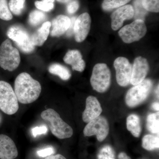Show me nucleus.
<instances>
[{
    "label": "nucleus",
    "instance_id": "2",
    "mask_svg": "<svg viewBox=\"0 0 159 159\" xmlns=\"http://www.w3.org/2000/svg\"><path fill=\"white\" fill-rule=\"evenodd\" d=\"M41 117L47 121L52 134L58 139H63L73 136V129L61 119L60 115L54 110L48 108L43 111Z\"/></svg>",
    "mask_w": 159,
    "mask_h": 159
},
{
    "label": "nucleus",
    "instance_id": "23",
    "mask_svg": "<svg viewBox=\"0 0 159 159\" xmlns=\"http://www.w3.org/2000/svg\"><path fill=\"white\" fill-rule=\"evenodd\" d=\"M46 15L43 11L34 10L29 15V22L32 26L38 25L46 19Z\"/></svg>",
    "mask_w": 159,
    "mask_h": 159
},
{
    "label": "nucleus",
    "instance_id": "5",
    "mask_svg": "<svg viewBox=\"0 0 159 159\" xmlns=\"http://www.w3.org/2000/svg\"><path fill=\"white\" fill-rule=\"evenodd\" d=\"M91 85L94 90L99 93L106 92L110 86V70L105 63H98L94 66L90 78Z\"/></svg>",
    "mask_w": 159,
    "mask_h": 159
},
{
    "label": "nucleus",
    "instance_id": "14",
    "mask_svg": "<svg viewBox=\"0 0 159 159\" xmlns=\"http://www.w3.org/2000/svg\"><path fill=\"white\" fill-rule=\"evenodd\" d=\"M102 108L100 102L96 97L89 96L86 100V107L82 114L84 122L89 123L100 116Z\"/></svg>",
    "mask_w": 159,
    "mask_h": 159
},
{
    "label": "nucleus",
    "instance_id": "17",
    "mask_svg": "<svg viewBox=\"0 0 159 159\" xmlns=\"http://www.w3.org/2000/svg\"><path fill=\"white\" fill-rule=\"evenodd\" d=\"M64 62L72 66L74 70L82 72L84 70L86 63L81 53L78 50H70L67 52L63 58Z\"/></svg>",
    "mask_w": 159,
    "mask_h": 159
},
{
    "label": "nucleus",
    "instance_id": "7",
    "mask_svg": "<svg viewBox=\"0 0 159 159\" xmlns=\"http://www.w3.org/2000/svg\"><path fill=\"white\" fill-rule=\"evenodd\" d=\"M7 34L24 53L30 54L34 51L35 46L31 42V35L22 26L18 25L11 26L7 31Z\"/></svg>",
    "mask_w": 159,
    "mask_h": 159
},
{
    "label": "nucleus",
    "instance_id": "28",
    "mask_svg": "<svg viewBox=\"0 0 159 159\" xmlns=\"http://www.w3.org/2000/svg\"><path fill=\"white\" fill-rule=\"evenodd\" d=\"M142 4L145 10L153 12L159 11V0H142Z\"/></svg>",
    "mask_w": 159,
    "mask_h": 159
},
{
    "label": "nucleus",
    "instance_id": "10",
    "mask_svg": "<svg viewBox=\"0 0 159 159\" xmlns=\"http://www.w3.org/2000/svg\"><path fill=\"white\" fill-rule=\"evenodd\" d=\"M114 66L117 83L121 86H127L130 83L132 71L130 63L125 57H119L115 60Z\"/></svg>",
    "mask_w": 159,
    "mask_h": 159
},
{
    "label": "nucleus",
    "instance_id": "32",
    "mask_svg": "<svg viewBox=\"0 0 159 159\" xmlns=\"http://www.w3.org/2000/svg\"><path fill=\"white\" fill-rule=\"evenodd\" d=\"M54 153V148L52 147H48L44 149L38 151L37 153L39 156L44 157L52 155Z\"/></svg>",
    "mask_w": 159,
    "mask_h": 159
},
{
    "label": "nucleus",
    "instance_id": "16",
    "mask_svg": "<svg viewBox=\"0 0 159 159\" xmlns=\"http://www.w3.org/2000/svg\"><path fill=\"white\" fill-rule=\"evenodd\" d=\"M70 24V19L66 16L63 15L57 16L52 20L51 36L57 37L61 36L67 31Z\"/></svg>",
    "mask_w": 159,
    "mask_h": 159
},
{
    "label": "nucleus",
    "instance_id": "20",
    "mask_svg": "<svg viewBox=\"0 0 159 159\" xmlns=\"http://www.w3.org/2000/svg\"><path fill=\"white\" fill-rule=\"evenodd\" d=\"M49 73L57 75L64 80H68L71 77V74L68 69L59 64L54 63L51 65L48 68Z\"/></svg>",
    "mask_w": 159,
    "mask_h": 159
},
{
    "label": "nucleus",
    "instance_id": "3",
    "mask_svg": "<svg viewBox=\"0 0 159 159\" xmlns=\"http://www.w3.org/2000/svg\"><path fill=\"white\" fill-rule=\"evenodd\" d=\"M18 50L12 45L9 39H6L0 46V66L11 72L17 68L20 62Z\"/></svg>",
    "mask_w": 159,
    "mask_h": 159
},
{
    "label": "nucleus",
    "instance_id": "34",
    "mask_svg": "<svg viewBox=\"0 0 159 159\" xmlns=\"http://www.w3.org/2000/svg\"><path fill=\"white\" fill-rule=\"evenodd\" d=\"M76 18L75 17H72L71 20V24L70 25V27L69 29H68L67 32V34L68 36H71L74 33V23H75V20H76Z\"/></svg>",
    "mask_w": 159,
    "mask_h": 159
},
{
    "label": "nucleus",
    "instance_id": "18",
    "mask_svg": "<svg viewBox=\"0 0 159 159\" xmlns=\"http://www.w3.org/2000/svg\"><path fill=\"white\" fill-rule=\"evenodd\" d=\"M51 26L50 21H46L31 35V42L34 46H42L48 39Z\"/></svg>",
    "mask_w": 159,
    "mask_h": 159
},
{
    "label": "nucleus",
    "instance_id": "25",
    "mask_svg": "<svg viewBox=\"0 0 159 159\" xmlns=\"http://www.w3.org/2000/svg\"><path fill=\"white\" fill-rule=\"evenodd\" d=\"M25 4V0H10L9 8L11 13L19 16L21 14Z\"/></svg>",
    "mask_w": 159,
    "mask_h": 159
},
{
    "label": "nucleus",
    "instance_id": "30",
    "mask_svg": "<svg viewBox=\"0 0 159 159\" xmlns=\"http://www.w3.org/2000/svg\"><path fill=\"white\" fill-rule=\"evenodd\" d=\"M48 131V128L45 125L36 126L32 129V135L34 138L40 135L45 134Z\"/></svg>",
    "mask_w": 159,
    "mask_h": 159
},
{
    "label": "nucleus",
    "instance_id": "21",
    "mask_svg": "<svg viewBox=\"0 0 159 159\" xmlns=\"http://www.w3.org/2000/svg\"><path fill=\"white\" fill-rule=\"evenodd\" d=\"M142 147L148 151L154 150L159 147V136L146 135L142 139Z\"/></svg>",
    "mask_w": 159,
    "mask_h": 159
},
{
    "label": "nucleus",
    "instance_id": "27",
    "mask_svg": "<svg viewBox=\"0 0 159 159\" xmlns=\"http://www.w3.org/2000/svg\"><path fill=\"white\" fill-rule=\"evenodd\" d=\"M12 18L13 16L9 10L7 0H0V19L9 21Z\"/></svg>",
    "mask_w": 159,
    "mask_h": 159
},
{
    "label": "nucleus",
    "instance_id": "12",
    "mask_svg": "<svg viewBox=\"0 0 159 159\" xmlns=\"http://www.w3.org/2000/svg\"><path fill=\"white\" fill-rule=\"evenodd\" d=\"M135 14L134 9L131 5H127L119 7L111 15V27L117 31L122 27L125 20H130Z\"/></svg>",
    "mask_w": 159,
    "mask_h": 159
},
{
    "label": "nucleus",
    "instance_id": "29",
    "mask_svg": "<svg viewBox=\"0 0 159 159\" xmlns=\"http://www.w3.org/2000/svg\"><path fill=\"white\" fill-rule=\"evenodd\" d=\"M54 0H42L34 2L35 7L40 10L44 11H51L54 8Z\"/></svg>",
    "mask_w": 159,
    "mask_h": 159
},
{
    "label": "nucleus",
    "instance_id": "31",
    "mask_svg": "<svg viewBox=\"0 0 159 159\" xmlns=\"http://www.w3.org/2000/svg\"><path fill=\"white\" fill-rule=\"evenodd\" d=\"M79 8V2L77 0H74L68 5L67 10L69 14H74L78 10Z\"/></svg>",
    "mask_w": 159,
    "mask_h": 159
},
{
    "label": "nucleus",
    "instance_id": "19",
    "mask_svg": "<svg viewBox=\"0 0 159 159\" xmlns=\"http://www.w3.org/2000/svg\"><path fill=\"white\" fill-rule=\"evenodd\" d=\"M127 129L136 138L140 136L142 128L141 121L139 116L132 114L129 116L126 119Z\"/></svg>",
    "mask_w": 159,
    "mask_h": 159
},
{
    "label": "nucleus",
    "instance_id": "11",
    "mask_svg": "<svg viewBox=\"0 0 159 159\" xmlns=\"http://www.w3.org/2000/svg\"><path fill=\"white\" fill-rule=\"evenodd\" d=\"M91 24V17L87 12L80 15L75 20L74 34L77 42H82L87 37L90 30Z\"/></svg>",
    "mask_w": 159,
    "mask_h": 159
},
{
    "label": "nucleus",
    "instance_id": "8",
    "mask_svg": "<svg viewBox=\"0 0 159 159\" xmlns=\"http://www.w3.org/2000/svg\"><path fill=\"white\" fill-rule=\"evenodd\" d=\"M147 27L144 21L137 19L133 22L122 27L118 34L123 42L131 43L140 40L147 32Z\"/></svg>",
    "mask_w": 159,
    "mask_h": 159
},
{
    "label": "nucleus",
    "instance_id": "37",
    "mask_svg": "<svg viewBox=\"0 0 159 159\" xmlns=\"http://www.w3.org/2000/svg\"><path fill=\"white\" fill-rule=\"evenodd\" d=\"M152 107L155 110L159 111V103L158 102H154L152 106Z\"/></svg>",
    "mask_w": 159,
    "mask_h": 159
},
{
    "label": "nucleus",
    "instance_id": "6",
    "mask_svg": "<svg viewBox=\"0 0 159 159\" xmlns=\"http://www.w3.org/2000/svg\"><path fill=\"white\" fill-rule=\"evenodd\" d=\"M152 82L149 79H145L142 82L134 85L129 90L125 96L126 104L134 107L145 101L150 94Z\"/></svg>",
    "mask_w": 159,
    "mask_h": 159
},
{
    "label": "nucleus",
    "instance_id": "13",
    "mask_svg": "<svg viewBox=\"0 0 159 159\" xmlns=\"http://www.w3.org/2000/svg\"><path fill=\"white\" fill-rule=\"evenodd\" d=\"M149 66L148 61L144 57L139 56L134 61L130 83L134 86L139 84L145 79Z\"/></svg>",
    "mask_w": 159,
    "mask_h": 159
},
{
    "label": "nucleus",
    "instance_id": "22",
    "mask_svg": "<svg viewBox=\"0 0 159 159\" xmlns=\"http://www.w3.org/2000/svg\"><path fill=\"white\" fill-rule=\"evenodd\" d=\"M147 129L153 134H159V114H150L147 119L146 124Z\"/></svg>",
    "mask_w": 159,
    "mask_h": 159
},
{
    "label": "nucleus",
    "instance_id": "4",
    "mask_svg": "<svg viewBox=\"0 0 159 159\" xmlns=\"http://www.w3.org/2000/svg\"><path fill=\"white\" fill-rule=\"evenodd\" d=\"M19 108L18 100L11 85L0 81V110L8 115L16 113Z\"/></svg>",
    "mask_w": 159,
    "mask_h": 159
},
{
    "label": "nucleus",
    "instance_id": "1",
    "mask_svg": "<svg viewBox=\"0 0 159 159\" xmlns=\"http://www.w3.org/2000/svg\"><path fill=\"white\" fill-rule=\"evenodd\" d=\"M41 90L39 82L28 73H21L15 80V93L19 102L22 104H29L36 101Z\"/></svg>",
    "mask_w": 159,
    "mask_h": 159
},
{
    "label": "nucleus",
    "instance_id": "24",
    "mask_svg": "<svg viewBox=\"0 0 159 159\" xmlns=\"http://www.w3.org/2000/svg\"><path fill=\"white\" fill-rule=\"evenodd\" d=\"M131 0H104L102 7L105 11H110L116 8H119L129 2Z\"/></svg>",
    "mask_w": 159,
    "mask_h": 159
},
{
    "label": "nucleus",
    "instance_id": "36",
    "mask_svg": "<svg viewBox=\"0 0 159 159\" xmlns=\"http://www.w3.org/2000/svg\"><path fill=\"white\" fill-rule=\"evenodd\" d=\"M119 159H131L130 157H129L125 152H122L119 154L118 156Z\"/></svg>",
    "mask_w": 159,
    "mask_h": 159
},
{
    "label": "nucleus",
    "instance_id": "38",
    "mask_svg": "<svg viewBox=\"0 0 159 159\" xmlns=\"http://www.w3.org/2000/svg\"><path fill=\"white\" fill-rule=\"evenodd\" d=\"M57 2L61 3H66L69 2L71 0H56Z\"/></svg>",
    "mask_w": 159,
    "mask_h": 159
},
{
    "label": "nucleus",
    "instance_id": "9",
    "mask_svg": "<svg viewBox=\"0 0 159 159\" xmlns=\"http://www.w3.org/2000/svg\"><path fill=\"white\" fill-rule=\"evenodd\" d=\"M109 132L108 122L105 117H99L89 122L84 129V134L87 137L96 135L99 142H102Z\"/></svg>",
    "mask_w": 159,
    "mask_h": 159
},
{
    "label": "nucleus",
    "instance_id": "35",
    "mask_svg": "<svg viewBox=\"0 0 159 159\" xmlns=\"http://www.w3.org/2000/svg\"><path fill=\"white\" fill-rule=\"evenodd\" d=\"M45 159H66L65 157H64L62 155L58 154L55 155H51L47 157Z\"/></svg>",
    "mask_w": 159,
    "mask_h": 159
},
{
    "label": "nucleus",
    "instance_id": "26",
    "mask_svg": "<svg viewBox=\"0 0 159 159\" xmlns=\"http://www.w3.org/2000/svg\"><path fill=\"white\" fill-rule=\"evenodd\" d=\"M97 159H116L115 151L110 145H105L99 150Z\"/></svg>",
    "mask_w": 159,
    "mask_h": 159
},
{
    "label": "nucleus",
    "instance_id": "15",
    "mask_svg": "<svg viewBox=\"0 0 159 159\" xmlns=\"http://www.w3.org/2000/svg\"><path fill=\"white\" fill-rule=\"evenodd\" d=\"M18 155L14 142L8 136L0 134V159H14Z\"/></svg>",
    "mask_w": 159,
    "mask_h": 159
},
{
    "label": "nucleus",
    "instance_id": "39",
    "mask_svg": "<svg viewBox=\"0 0 159 159\" xmlns=\"http://www.w3.org/2000/svg\"><path fill=\"white\" fill-rule=\"evenodd\" d=\"M156 93L157 96H158V97H159V85H158L157 87Z\"/></svg>",
    "mask_w": 159,
    "mask_h": 159
},
{
    "label": "nucleus",
    "instance_id": "33",
    "mask_svg": "<svg viewBox=\"0 0 159 159\" xmlns=\"http://www.w3.org/2000/svg\"><path fill=\"white\" fill-rule=\"evenodd\" d=\"M136 13L138 16L140 13V15L144 16L146 13L145 10L142 6V0H136L134 3Z\"/></svg>",
    "mask_w": 159,
    "mask_h": 159
}]
</instances>
